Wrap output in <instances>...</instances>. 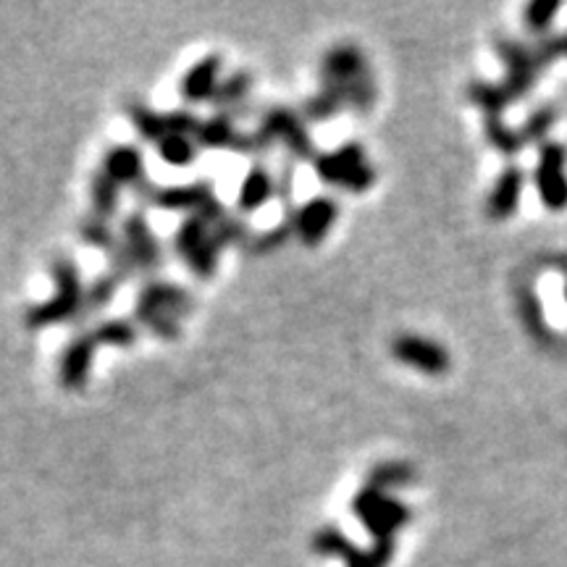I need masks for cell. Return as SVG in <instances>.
Here are the masks:
<instances>
[{"mask_svg": "<svg viewBox=\"0 0 567 567\" xmlns=\"http://www.w3.org/2000/svg\"><path fill=\"white\" fill-rule=\"evenodd\" d=\"M53 279L59 284V292H55L53 300L45 305H38V308H32L30 316H27V321H30V326H34V329L59 323V321H69V318H76L84 313V289H82L76 266L71 264L69 258L55 260Z\"/></svg>", "mask_w": 567, "mask_h": 567, "instance_id": "1", "label": "cell"}, {"mask_svg": "<svg viewBox=\"0 0 567 567\" xmlns=\"http://www.w3.org/2000/svg\"><path fill=\"white\" fill-rule=\"evenodd\" d=\"M316 172L326 184H342L350 193H365L375 179L373 168L365 163L363 147L354 145V142L337 153L318 155Z\"/></svg>", "mask_w": 567, "mask_h": 567, "instance_id": "2", "label": "cell"}, {"mask_svg": "<svg viewBox=\"0 0 567 567\" xmlns=\"http://www.w3.org/2000/svg\"><path fill=\"white\" fill-rule=\"evenodd\" d=\"M565 163H567L565 147L557 145V142H544L542 153H538L536 187L544 205H549L551 210H563L567 205Z\"/></svg>", "mask_w": 567, "mask_h": 567, "instance_id": "3", "label": "cell"}, {"mask_svg": "<svg viewBox=\"0 0 567 567\" xmlns=\"http://www.w3.org/2000/svg\"><path fill=\"white\" fill-rule=\"evenodd\" d=\"M496 51H499V55L505 59L507 69H509V76L505 82L509 101L528 95L530 87H534V82H536V74H538L534 48H523L520 42H515V40H496Z\"/></svg>", "mask_w": 567, "mask_h": 567, "instance_id": "4", "label": "cell"}, {"mask_svg": "<svg viewBox=\"0 0 567 567\" xmlns=\"http://www.w3.org/2000/svg\"><path fill=\"white\" fill-rule=\"evenodd\" d=\"M392 352L396 360H402L405 365H413L423 373H446L450 371V352L444 350L442 344L431 342V339L423 337H396L392 344Z\"/></svg>", "mask_w": 567, "mask_h": 567, "instance_id": "5", "label": "cell"}, {"mask_svg": "<svg viewBox=\"0 0 567 567\" xmlns=\"http://www.w3.org/2000/svg\"><path fill=\"white\" fill-rule=\"evenodd\" d=\"M354 513L363 517L371 528H379L381 534L408 520V509L373 486L363 488V492L354 496Z\"/></svg>", "mask_w": 567, "mask_h": 567, "instance_id": "6", "label": "cell"}, {"mask_svg": "<svg viewBox=\"0 0 567 567\" xmlns=\"http://www.w3.org/2000/svg\"><path fill=\"white\" fill-rule=\"evenodd\" d=\"M365 74H368L365 59L354 45H339L329 55H326V61H323L326 87H334L342 92V95L352 82H358L360 76H365Z\"/></svg>", "mask_w": 567, "mask_h": 567, "instance_id": "7", "label": "cell"}, {"mask_svg": "<svg viewBox=\"0 0 567 567\" xmlns=\"http://www.w3.org/2000/svg\"><path fill=\"white\" fill-rule=\"evenodd\" d=\"M337 203H331L329 197H318V200H310L295 213L292 229L300 234L305 245H318L326 237V231L331 229V224L337 221Z\"/></svg>", "mask_w": 567, "mask_h": 567, "instance_id": "8", "label": "cell"}, {"mask_svg": "<svg viewBox=\"0 0 567 567\" xmlns=\"http://www.w3.org/2000/svg\"><path fill=\"white\" fill-rule=\"evenodd\" d=\"M260 134H264L268 142L284 140L297 158H313V145H310L308 132H305V126L297 122V116H292L289 111L274 109L271 113H268Z\"/></svg>", "mask_w": 567, "mask_h": 567, "instance_id": "9", "label": "cell"}, {"mask_svg": "<svg viewBox=\"0 0 567 567\" xmlns=\"http://www.w3.org/2000/svg\"><path fill=\"white\" fill-rule=\"evenodd\" d=\"M124 247L130 250L132 260L137 264V268H147V271H151V268L158 266V260H161L158 243H155L151 226H147V221L140 216V213H134V216L126 218Z\"/></svg>", "mask_w": 567, "mask_h": 567, "instance_id": "10", "label": "cell"}, {"mask_svg": "<svg viewBox=\"0 0 567 567\" xmlns=\"http://www.w3.org/2000/svg\"><path fill=\"white\" fill-rule=\"evenodd\" d=\"M189 308H193V300L179 287L155 281L142 289L137 313H163L176 318L179 313H187Z\"/></svg>", "mask_w": 567, "mask_h": 567, "instance_id": "11", "label": "cell"}, {"mask_svg": "<svg viewBox=\"0 0 567 567\" xmlns=\"http://www.w3.org/2000/svg\"><path fill=\"white\" fill-rule=\"evenodd\" d=\"M92 350H95V339L92 334L76 337L66 347L61 358V384L66 389H80L87 381V371L92 363Z\"/></svg>", "mask_w": 567, "mask_h": 567, "instance_id": "12", "label": "cell"}, {"mask_svg": "<svg viewBox=\"0 0 567 567\" xmlns=\"http://www.w3.org/2000/svg\"><path fill=\"white\" fill-rule=\"evenodd\" d=\"M218 69H221V61L213 55V59H205L197 63L184 74L182 80V95L184 101L189 103H203L216 97L218 92Z\"/></svg>", "mask_w": 567, "mask_h": 567, "instance_id": "13", "label": "cell"}, {"mask_svg": "<svg viewBox=\"0 0 567 567\" xmlns=\"http://www.w3.org/2000/svg\"><path fill=\"white\" fill-rule=\"evenodd\" d=\"M523 189V172L517 166L505 168V174L496 182L492 200H488V213L494 218H509L517 208V200H520Z\"/></svg>", "mask_w": 567, "mask_h": 567, "instance_id": "14", "label": "cell"}, {"mask_svg": "<svg viewBox=\"0 0 567 567\" xmlns=\"http://www.w3.org/2000/svg\"><path fill=\"white\" fill-rule=\"evenodd\" d=\"M105 174L116 184H134L142 182V155L134 147H116L105 155Z\"/></svg>", "mask_w": 567, "mask_h": 567, "instance_id": "15", "label": "cell"}, {"mask_svg": "<svg viewBox=\"0 0 567 567\" xmlns=\"http://www.w3.org/2000/svg\"><path fill=\"white\" fill-rule=\"evenodd\" d=\"M276 193V176H271L266 172L264 166H255L247 179L243 182V189H239V205L245 210H255L260 208L268 197Z\"/></svg>", "mask_w": 567, "mask_h": 567, "instance_id": "16", "label": "cell"}, {"mask_svg": "<svg viewBox=\"0 0 567 567\" xmlns=\"http://www.w3.org/2000/svg\"><path fill=\"white\" fill-rule=\"evenodd\" d=\"M413 478H415V471L408 463H379L371 473H368V486L384 492V488H392V486L413 484Z\"/></svg>", "mask_w": 567, "mask_h": 567, "instance_id": "17", "label": "cell"}, {"mask_svg": "<svg viewBox=\"0 0 567 567\" xmlns=\"http://www.w3.org/2000/svg\"><path fill=\"white\" fill-rule=\"evenodd\" d=\"M471 101L481 105V109L488 111V116H499V111L507 109L509 95L505 84H492V82H473L471 90H467Z\"/></svg>", "mask_w": 567, "mask_h": 567, "instance_id": "18", "label": "cell"}, {"mask_svg": "<svg viewBox=\"0 0 567 567\" xmlns=\"http://www.w3.org/2000/svg\"><path fill=\"white\" fill-rule=\"evenodd\" d=\"M118 205V184L111 179L109 174L101 172L92 182V208H95V218H109L116 213Z\"/></svg>", "mask_w": 567, "mask_h": 567, "instance_id": "19", "label": "cell"}, {"mask_svg": "<svg viewBox=\"0 0 567 567\" xmlns=\"http://www.w3.org/2000/svg\"><path fill=\"white\" fill-rule=\"evenodd\" d=\"M158 151L163 155V161H168L172 166H187V163L195 161L197 147L195 142H189V137H182V134H168L158 142Z\"/></svg>", "mask_w": 567, "mask_h": 567, "instance_id": "20", "label": "cell"}, {"mask_svg": "<svg viewBox=\"0 0 567 567\" xmlns=\"http://www.w3.org/2000/svg\"><path fill=\"white\" fill-rule=\"evenodd\" d=\"M130 113H132V122L140 130L142 137H147L153 142H161L163 137H168L166 116H158V113H153L147 105H140V103H134Z\"/></svg>", "mask_w": 567, "mask_h": 567, "instance_id": "21", "label": "cell"}, {"mask_svg": "<svg viewBox=\"0 0 567 567\" xmlns=\"http://www.w3.org/2000/svg\"><path fill=\"white\" fill-rule=\"evenodd\" d=\"M234 132L231 130V116H221L210 118V122L200 124V130H197V140H200V145H210V147H229L231 140H234Z\"/></svg>", "mask_w": 567, "mask_h": 567, "instance_id": "22", "label": "cell"}, {"mask_svg": "<svg viewBox=\"0 0 567 567\" xmlns=\"http://www.w3.org/2000/svg\"><path fill=\"white\" fill-rule=\"evenodd\" d=\"M486 134H488V142H492L496 151L505 155H515L523 147L520 132H513L507 124H502L499 116H488Z\"/></svg>", "mask_w": 567, "mask_h": 567, "instance_id": "23", "label": "cell"}, {"mask_svg": "<svg viewBox=\"0 0 567 567\" xmlns=\"http://www.w3.org/2000/svg\"><path fill=\"white\" fill-rule=\"evenodd\" d=\"M247 90H250V80H247V74H234L231 80L218 84V92H216L218 109H224V113H231V109L243 105V97L247 95Z\"/></svg>", "mask_w": 567, "mask_h": 567, "instance_id": "24", "label": "cell"}, {"mask_svg": "<svg viewBox=\"0 0 567 567\" xmlns=\"http://www.w3.org/2000/svg\"><path fill=\"white\" fill-rule=\"evenodd\" d=\"M342 105H347L342 92L334 87H326L321 95L313 97V101H308V105H305V113H308L310 118H316V122H323V118L334 116Z\"/></svg>", "mask_w": 567, "mask_h": 567, "instance_id": "25", "label": "cell"}, {"mask_svg": "<svg viewBox=\"0 0 567 567\" xmlns=\"http://www.w3.org/2000/svg\"><path fill=\"white\" fill-rule=\"evenodd\" d=\"M134 326L126 323V321H105L103 326H97L95 331H92V339H95V344H116V347H126L134 342Z\"/></svg>", "mask_w": 567, "mask_h": 567, "instance_id": "26", "label": "cell"}, {"mask_svg": "<svg viewBox=\"0 0 567 567\" xmlns=\"http://www.w3.org/2000/svg\"><path fill=\"white\" fill-rule=\"evenodd\" d=\"M118 279H113L111 274H105L103 279H97L92 287L84 292V313H92V310L103 308L113 300V292H116Z\"/></svg>", "mask_w": 567, "mask_h": 567, "instance_id": "27", "label": "cell"}, {"mask_svg": "<svg viewBox=\"0 0 567 567\" xmlns=\"http://www.w3.org/2000/svg\"><path fill=\"white\" fill-rule=\"evenodd\" d=\"M551 124H555V109H551V105H544V109L534 111L520 132L523 142H536V140L547 137Z\"/></svg>", "mask_w": 567, "mask_h": 567, "instance_id": "28", "label": "cell"}, {"mask_svg": "<svg viewBox=\"0 0 567 567\" xmlns=\"http://www.w3.org/2000/svg\"><path fill=\"white\" fill-rule=\"evenodd\" d=\"M82 239H87L90 245L101 247L105 252H113L116 250V237H113V231L109 229V224L103 221V218H90L87 224H82Z\"/></svg>", "mask_w": 567, "mask_h": 567, "instance_id": "29", "label": "cell"}, {"mask_svg": "<svg viewBox=\"0 0 567 567\" xmlns=\"http://www.w3.org/2000/svg\"><path fill=\"white\" fill-rule=\"evenodd\" d=\"M557 11H559V3H551V0H538V3H530L528 9H526L528 27L536 34L547 32L549 27H551V19H555Z\"/></svg>", "mask_w": 567, "mask_h": 567, "instance_id": "30", "label": "cell"}, {"mask_svg": "<svg viewBox=\"0 0 567 567\" xmlns=\"http://www.w3.org/2000/svg\"><path fill=\"white\" fill-rule=\"evenodd\" d=\"M557 55H567V32L565 34H557V38H547L542 40L538 45L534 48V59L538 63V69L547 66L551 59H557Z\"/></svg>", "mask_w": 567, "mask_h": 567, "instance_id": "31", "label": "cell"}, {"mask_svg": "<svg viewBox=\"0 0 567 567\" xmlns=\"http://www.w3.org/2000/svg\"><path fill=\"white\" fill-rule=\"evenodd\" d=\"M292 231H295L292 224H281V226H276V229H268L264 234H258V237L252 239V247L258 252H271V247H279V245L287 243V237Z\"/></svg>", "mask_w": 567, "mask_h": 567, "instance_id": "32", "label": "cell"}]
</instances>
